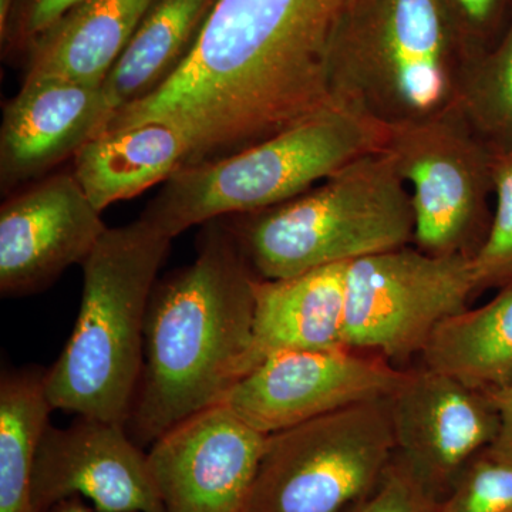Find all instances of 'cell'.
<instances>
[{"mask_svg":"<svg viewBox=\"0 0 512 512\" xmlns=\"http://www.w3.org/2000/svg\"><path fill=\"white\" fill-rule=\"evenodd\" d=\"M266 437L222 404L158 437L147 456L164 512H245Z\"/></svg>","mask_w":512,"mask_h":512,"instance_id":"12","label":"cell"},{"mask_svg":"<svg viewBox=\"0 0 512 512\" xmlns=\"http://www.w3.org/2000/svg\"><path fill=\"white\" fill-rule=\"evenodd\" d=\"M217 0H157L103 83L119 111L147 99L190 57Z\"/></svg>","mask_w":512,"mask_h":512,"instance_id":"19","label":"cell"},{"mask_svg":"<svg viewBox=\"0 0 512 512\" xmlns=\"http://www.w3.org/2000/svg\"><path fill=\"white\" fill-rule=\"evenodd\" d=\"M457 104L491 150H512V19L493 46L467 60Z\"/></svg>","mask_w":512,"mask_h":512,"instance_id":"22","label":"cell"},{"mask_svg":"<svg viewBox=\"0 0 512 512\" xmlns=\"http://www.w3.org/2000/svg\"><path fill=\"white\" fill-rule=\"evenodd\" d=\"M157 0H83L33 43L23 80L103 84Z\"/></svg>","mask_w":512,"mask_h":512,"instance_id":"17","label":"cell"},{"mask_svg":"<svg viewBox=\"0 0 512 512\" xmlns=\"http://www.w3.org/2000/svg\"><path fill=\"white\" fill-rule=\"evenodd\" d=\"M444 3L470 57L488 49L491 40L497 42L512 19V0H444Z\"/></svg>","mask_w":512,"mask_h":512,"instance_id":"25","label":"cell"},{"mask_svg":"<svg viewBox=\"0 0 512 512\" xmlns=\"http://www.w3.org/2000/svg\"><path fill=\"white\" fill-rule=\"evenodd\" d=\"M470 59L444 0H363L340 37L335 99L387 126L457 103Z\"/></svg>","mask_w":512,"mask_h":512,"instance_id":"6","label":"cell"},{"mask_svg":"<svg viewBox=\"0 0 512 512\" xmlns=\"http://www.w3.org/2000/svg\"><path fill=\"white\" fill-rule=\"evenodd\" d=\"M47 512H99L92 510L89 505L83 503L80 495H74V497L66 498V500L60 501L56 505H53Z\"/></svg>","mask_w":512,"mask_h":512,"instance_id":"29","label":"cell"},{"mask_svg":"<svg viewBox=\"0 0 512 512\" xmlns=\"http://www.w3.org/2000/svg\"><path fill=\"white\" fill-rule=\"evenodd\" d=\"M83 0H16L5 35L0 36L6 55L26 56L47 29Z\"/></svg>","mask_w":512,"mask_h":512,"instance_id":"27","label":"cell"},{"mask_svg":"<svg viewBox=\"0 0 512 512\" xmlns=\"http://www.w3.org/2000/svg\"><path fill=\"white\" fill-rule=\"evenodd\" d=\"M389 407L394 457L439 501L497 436L490 397L429 367L406 370Z\"/></svg>","mask_w":512,"mask_h":512,"instance_id":"11","label":"cell"},{"mask_svg":"<svg viewBox=\"0 0 512 512\" xmlns=\"http://www.w3.org/2000/svg\"><path fill=\"white\" fill-rule=\"evenodd\" d=\"M202 227L192 264L158 282L148 305L128 420L141 443L221 404L245 375L259 278L225 218Z\"/></svg>","mask_w":512,"mask_h":512,"instance_id":"2","label":"cell"},{"mask_svg":"<svg viewBox=\"0 0 512 512\" xmlns=\"http://www.w3.org/2000/svg\"><path fill=\"white\" fill-rule=\"evenodd\" d=\"M73 173L46 175L0 208V293L32 295L86 261L106 232Z\"/></svg>","mask_w":512,"mask_h":512,"instance_id":"13","label":"cell"},{"mask_svg":"<svg viewBox=\"0 0 512 512\" xmlns=\"http://www.w3.org/2000/svg\"><path fill=\"white\" fill-rule=\"evenodd\" d=\"M228 227L258 278L285 279L407 247L414 214L409 188L380 150L284 204L238 215Z\"/></svg>","mask_w":512,"mask_h":512,"instance_id":"5","label":"cell"},{"mask_svg":"<svg viewBox=\"0 0 512 512\" xmlns=\"http://www.w3.org/2000/svg\"><path fill=\"white\" fill-rule=\"evenodd\" d=\"M183 131L164 121H144L104 131L73 158V175L100 212L130 200L187 167Z\"/></svg>","mask_w":512,"mask_h":512,"instance_id":"18","label":"cell"},{"mask_svg":"<svg viewBox=\"0 0 512 512\" xmlns=\"http://www.w3.org/2000/svg\"><path fill=\"white\" fill-rule=\"evenodd\" d=\"M394 458L389 397L266 437L245 512H349Z\"/></svg>","mask_w":512,"mask_h":512,"instance_id":"7","label":"cell"},{"mask_svg":"<svg viewBox=\"0 0 512 512\" xmlns=\"http://www.w3.org/2000/svg\"><path fill=\"white\" fill-rule=\"evenodd\" d=\"M406 370L373 353L346 348L292 350L259 363L221 404L264 436L345 407L389 397Z\"/></svg>","mask_w":512,"mask_h":512,"instance_id":"10","label":"cell"},{"mask_svg":"<svg viewBox=\"0 0 512 512\" xmlns=\"http://www.w3.org/2000/svg\"><path fill=\"white\" fill-rule=\"evenodd\" d=\"M495 205L483 244L473 256L478 289L512 282V150H493Z\"/></svg>","mask_w":512,"mask_h":512,"instance_id":"23","label":"cell"},{"mask_svg":"<svg viewBox=\"0 0 512 512\" xmlns=\"http://www.w3.org/2000/svg\"><path fill=\"white\" fill-rule=\"evenodd\" d=\"M46 370H6L0 379V512H35L32 478L49 426Z\"/></svg>","mask_w":512,"mask_h":512,"instance_id":"21","label":"cell"},{"mask_svg":"<svg viewBox=\"0 0 512 512\" xmlns=\"http://www.w3.org/2000/svg\"><path fill=\"white\" fill-rule=\"evenodd\" d=\"M471 256L392 249L356 259L346 275L343 345L389 362L423 352L443 320L477 291Z\"/></svg>","mask_w":512,"mask_h":512,"instance_id":"9","label":"cell"},{"mask_svg":"<svg viewBox=\"0 0 512 512\" xmlns=\"http://www.w3.org/2000/svg\"><path fill=\"white\" fill-rule=\"evenodd\" d=\"M439 503L394 457L379 484L349 512H437Z\"/></svg>","mask_w":512,"mask_h":512,"instance_id":"26","label":"cell"},{"mask_svg":"<svg viewBox=\"0 0 512 512\" xmlns=\"http://www.w3.org/2000/svg\"><path fill=\"white\" fill-rule=\"evenodd\" d=\"M16 0H0V36L5 35Z\"/></svg>","mask_w":512,"mask_h":512,"instance_id":"30","label":"cell"},{"mask_svg":"<svg viewBox=\"0 0 512 512\" xmlns=\"http://www.w3.org/2000/svg\"><path fill=\"white\" fill-rule=\"evenodd\" d=\"M116 116L103 84L57 77L23 80L3 107L0 190L10 195L63 164L100 136Z\"/></svg>","mask_w":512,"mask_h":512,"instance_id":"15","label":"cell"},{"mask_svg":"<svg viewBox=\"0 0 512 512\" xmlns=\"http://www.w3.org/2000/svg\"><path fill=\"white\" fill-rule=\"evenodd\" d=\"M89 498L99 512H164L148 456L126 426L80 417L72 426L46 427L32 478L35 512L66 498Z\"/></svg>","mask_w":512,"mask_h":512,"instance_id":"14","label":"cell"},{"mask_svg":"<svg viewBox=\"0 0 512 512\" xmlns=\"http://www.w3.org/2000/svg\"><path fill=\"white\" fill-rule=\"evenodd\" d=\"M389 133L383 121L336 97L311 119L255 146L177 171L140 218L174 239L195 225L268 210L383 150Z\"/></svg>","mask_w":512,"mask_h":512,"instance_id":"4","label":"cell"},{"mask_svg":"<svg viewBox=\"0 0 512 512\" xmlns=\"http://www.w3.org/2000/svg\"><path fill=\"white\" fill-rule=\"evenodd\" d=\"M171 241L141 218L101 235L82 264L72 335L46 370L53 410L127 426L143 369L148 305Z\"/></svg>","mask_w":512,"mask_h":512,"instance_id":"3","label":"cell"},{"mask_svg":"<svg viewBox=\"0 0 512 512\" xmlns=\"http://www.w3.org/2000/svg\"><path fill=\"white\" fill-rule=\"evenodd\" d=\"M424 367L481 393L512 384V282L490 302L450 316L421 352Z\"/></svg>","mask_w":512,"mask_h":512,"instance_id":"20","label":"cell"},{"mask_svg":"<svg viewBox=\"0 0 512 512\" xmlns=\"http://www.w3.org/2000/svg\"><path fill=\"white\" fill-rule=\"evenodd\" d=\"M348 266H323L292 278L258 279L245 375L278 353L345 346Z\"/></svg>","mask_w":512,"mask_h":512,"instance_id":"16","label":"cell"},{"mask_svg":"<svg viewBox=\"0 0 512 512\" xmlns=\"http://www.w3.org/2000/svg\"><path fill=\"white\" fill-rule=\"evenodd\" d=\"M437 512H512V464L484 451L440 501Z\"/></svg>","mask_w":512,"mask_h":512,"instance_id":"24","label":"cell"},{"mask_svg":"<svg viewBox=\"0 0 512 512\" xmlns=\"http://www.w3.org/2000/svg\"><path fill=\"white\" fill-rule=\"evenodd\" d=\"M487 396L497 410L498 430L485 453L495 460L512 464V384L497 392L488 393Z\"/></svg>","mask_w":512,"mask_h":512,"instance_id":"28","label":"cell"},{"mask_svg":"<svg viewBox=\"0 0 512 512\" xmlns=\"http://www.w3.org/2000/svg\"><path fill=\"white\" fill-rule=\"evenodd\" d=\"M363 0H217L190 57L106 131L164 121L187 167L220 160L311 119L335 100L340 37Z\"/></svg>","mask_w":512,"mask_h":512,"instance_id":"1","label":"cell"},{"mask_svg":"<svg viewBox=\"0 0 512 512\" xmlns=\"http://www.w3.org/2000/svg\"><path fill=\"white\" fill-rule=\"evenodd\" d=\"M389 127L383 150L409 188L417 248L473 258L493 215L488 210L493 150L457 103L426 119Z\"/></svg>","mask_w":512,"mask_h":512,"instance_id":"8","label":"cell"}]
</instances>
